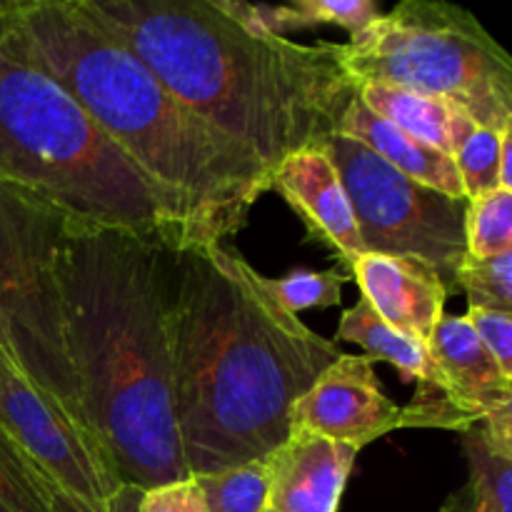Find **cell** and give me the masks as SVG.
Returning <instances> with one entry per match:
<instances>
[{"label":"cell","mask_w":512,"mask_h":512,"mask_svg":"<svg viewBox=\"0 0 512 512\" xmlns=\"http://www.w3.org/2000/svg\"><path fill=\"white\" fill-rule=\"evenodd\" d=\"M400 408L385 395L368 355H345L330 363L290 410V428L313 430L360 453L400 430Z\"/></svg>","instance_id":"obj_11"},{"label":"cell","mask_w":512,"mask_h":512,"mask_svg":"<svg viewBox=\"0 0 512 512\" xmlns=\"http://www.w3.org/2000/svg\"><path fill=\"white\" fill-rule=\"evenodd\" d=\"M358 450L313 430L290 435L265 455L268 505L275 512H338Z\"/></svg>","instance_id":"obj_13"},{"label":"cell","mask_w":512,"mask_h":512,"mask_svg":"<svg viewBox=\"0 0 512 512\" xmlns=\"http://www.w3.org/2000/svg\"><path fill=\"white\" fill-rule=\"evenodd\" d=\"M0 512H53L50 488L0 433Z\"/></svg>","instance_id":"obj_24"},{"label":"cell","mask_w":512,"mask_h":512,"mask_svg":"<svg viewBox=\"0 0 512 512\" xmlns=\"http://www.w3.org/2000/svg\"><path fill=\"white\" fill-rule=\"evenodd\" d=\"M358 100L375 115L393 123L420 143L453 158L455 148L475 123L463 108L435 95L415 93L398 85H358Z\"/></svg>","instance_id":"obj_16"},{"label":"cell","mask_w":512,"mask_h":512,"mask_svg":"<svg viewBox=\"0 0 512 512\" xmlns=\"http://www.w3.org/2000/svg\"><path fill=\"white\" fill-rule=\"evenodd\" d=\"M195 480H198L208 512H263L268 508L265 460Z\"/></svg>","instance_id":"obj_19"},{"label":"cell","mask_w":512,"mask_h":512,"mask_svg":"<svg viewBox=\"0 0 512 512\" xmlns=\"http://www.w3.org/2000/svg\"><path fill=\"white\" fill-rule=\"evenodd\" d=\"M178 100L268 173L333 135L358 85L343 45L255 35L213 0H83Z\"/></svg>","instance_id":"obj_4"},{"label":"cell","mask_w":512,"mask_h":512,"mask_svg":"<svg viewBox=\"0 0 512 512\" xmlns=\"http://www.w3.org/2000/svg\"><path fill=\"white\" fill-rule=\"evenodd\" d=\"M468 258L488 260L512 253V190H490L465 205Z\"/></svg>","instance_id":"obj_18"},{"label":"cell","mask_w":512,"mask_h":512,"mask_svg":"<svg viewBox=\"0 0 512 512\" xmlns=\"http://www.w3.org/2000/svg\"><path fill=\"white\" fill-rule=\"evenodd\" d=\"M140 512H208V508H205L198 480L185 478L178 483L145 490L143 500H140Z\"/></svg>","instance_id":"obj_27"},{"label":"cell","mask_w":512,"mask_h":512,"mask_svg":"<svg viewBox=\"0 0 512 512\" xmlns=\"http://www.w3.org/2000/svg\"><path fill=\"white\" fill-rule=\"evenodd\" d=\"M0 183L78 223L160 233L185 248L168 200L138 165L55 80L3 50Z\"/></svg>","instance_id":"obj_5"},{"label":"cell","mask_w":512,"mask_h":512,"mask_svg":"<svg viewBox=\"0 0 512 512\" xmlns=\"http://www.w3.org/2000/svg\"><path fill=\"white\" fill-rule=\"evenodd\" d=\"M355 85L383 83L435 95L485 128H512V60L468 10L403 0L343 43Z\"/></svg>","instance_id":"obj_6"},{"label":"cell","mask_w":512,"mask_h":512,"mask_svg":"<svg viewBox=\"0 0 512 512\" xmlns=\"http://www.w3.org/2000/svg\"><path fill=\"white\" fill-rule=\"evenodd\" d=\"M348 280H353L350 270L338 263L330 270H293L285 278H265V285L288 313L298 315L300 310L338 305Z\"/></svg>","instance_id":"obj_22"},{"label":"cell","mask_w":512,"mask_h":512,"mask_svg":"<svg viewBox=\"0 0 512 512\" xmlns=\"http://www.w3.org/2000/svg\"><path fill=\"white\" fill-rule=\"evenodd\" d=\"M335 340L360 345L373 363L393 365L403 383H415L425 370L428 348L385 323L365 298H360L353 308L340 315Z\"/></svg>","instance_id":"obj_17"},{"label":"cell","mask_w":512,"mask_h":512,"mask_svg":"<svg viewBox=\"0 0 512 512\" xmlns=\"http://www.w3.org/2000/svg\"><path fill=\"white\" fill-rule=\"evenodd\" d=\"M160 233L65 220L55 253L65 348L95 443L120 483L190 478L170 388L178 250Z\"/></svg>","instance_id":"obj_2"},{"label":"cell","mask_w":512,"mask_h":512,"mask_svg":"<svg viewBox=\"0 0 512 512\" xmlns=\"http://www.w3.org/2000/svg\"><path fill=\"white\" fill-rule=\"evenodd\" d=\"M5 10H8V0H0V25H3Z\"/></svg>","instance_id":"obj_31"},{"label":"cell","mask_w":512,"mask_h":512,"mask_svg":"<svg viewBox=\"0 0 512 512\" xmlns=\"http://www.w3.org/2000/svg\"><path fill=\"white\" fill-rule=\"evenodd\" d=\"M0 50L60 85L168 200L185 245L233 238L270 173L175 98L83 0H8Z\"/></svg>","instance_id":"obj_3"},{"label":"cell","mask_w":512,"mask_h":512,"mask_svg":"<svg viewBox=\"0 0 512 512\" xmlns=\"http://www.w3.org/2000/svg\"><path fill=\"white\" fill-rule=\"evenodd\" d=\"M455 288L468 295V308L512 313V253L498 258H465L455 270Z\"/></svg>","instance_id":"obj_23"},{"label":"cell","mask_w":512,"mask_h":512,"mask_svg":"<svg viewBox=\"0 0 512 512\" xmlns=\"http://www.w3.org/2000/svg\"><path fill=\"white\" fill-rule=\"evenodd\" d=\"M338 358V343L288 313L233 245L178 250L170 388L190 478L273 453L293 405Z\"/></svg>","instance_id":"obj_1"},{"label":"cell","mask_w":512,"mask_h":512,"mask_svg":"<svg viewBox=\"0 0 512 512\" xmlns=\"http://www.w3.org/2000/svg\"><path fill=\"white\" fill-rule=\"evenodd\" d=\"M263 512H275V510H273V508H270V505H268V508H265Z\"/></svg>","instance_id":"obj_33"},{"label":"cell","mask_w":512,"mask_h":512,"mask_svg":"<svg viewBox=\"0 0 512 512\" xmlns=\"http://www.w3.org/2000/svg\"><path fill=\"white\" fill-rule=\"evenodd\" d=\"M65 215L0 183V343L15 368L90 430L65 348L55 253Z\"/></svg>","instance_id":"obj_7"},{"label":"cell","mask_w":512,"mask_h":512,"mask_svg":"<svg viewBox=\"0 0 512 512\" xmlns=\"http://www.w3.org/2000/svg\"><path fill=\"white\" fill-rule=\"evenodd\" d=\"M5 353V348H3V343H0V355H3ZM5 355H8V353H5Z\"/></svg>","instance_id":"obj_32"},{"label":"cell","mask_w":512,"mask_h":512,"mask_svg":"<svg viewBox=\"0 0 512 512\" xmlns=\"http://www.w3.org/2000/svg\"><path fill=\"white\" fill-rule=\"evenodd\" d=\"M425 370L400 408V428L468 433L493 410L512 403V378L483 348L465 315H443L430 333Z\"/></svg>","instance_id":"obj_10"},{"label":"cell","mask_w":512,"mask_h":512,"mask_svg":"<svg viewBox=\"0 0 512 512\" xmlns=\"http://www.w3.org/2000/svg\"><path fill=\"white\" fill-rule=\"evenodd\" d=\"M438 512H480V510L478 505H475L473 490H470V485L465 483L463 488H458L448 500H445L443 508Z\"/></svg>","instance_id":"obj_30"},{"label":"cell","mask_w":512,"mask_h":512,"mask_svg":"<svg viewBox=\"0 0 512 512\" xmlns=\"http://www.w3.org/2000/svg\"><path fill=\"white\" fill-rule=\"evenodd\" d=\"M463 450L470 465V490L480 512H512V460L488 450L480 428L463 433Z\"/></svg>","instance_id":"obj_20"},{"label":"cell","mask_w":512,"mask_h":512,"mask_svg":"<svg viewBox=\"0 0 512 512\" xmlns=\"http://www.w3.org/2000/svg\"><path fill=\"white\" fill-rule=\"evenodd\" d=\"M508 130L512 128L495 130L485 128V125H473L455 148L453 163L458 168L468 200L500 188V148H503V135Z\"/></svg>","instance_id":"obj_21"},{"label":"cell","mask_w":512,"mask_h":512,"mask_svg":"<svg viewBox=\"0 0 512 512\" xmlns=\"http://www.w3.org/2000/svg\"><path fill=\"white\" fill-rule=\"evenodd\" d=\"M465 318L500 370L512 378V313L468 308Z\"/></svg>","instance_id":"obj_26"},{"label":"cell","mask_w":512,"mask_h":512,"mask_svg":"<svg viewBox=\"0 0 512 512\" xmlns=\"http://www.w3.org/2000/svg\"><path fill=\"white\" fill-rule=\"evenodd\" d=\"M358 220L365 253L413 258L438 270L455 288V270L468 258L465 250V205L438 193L345 135L325 143Z\"/></svg>","instance_id":"obj_8"},{"label":"cell","mask_w":512,"mask_h":512,"mask_svg":"<svg viewBox=\"0 0 512 512\" xmlns=\"http://www.w3.org/2000/svg\"><path fill=\"white\" fill-rule=\"evenodd\" d=\"M350 278L385 323L423 345L445 315L448 285L420 260L363 253L350 265Z\"/></svg>","instance_id":"obj_14"},{"label":"cell","mask_w":512,"mask_h":512,"mask_svg":"<svg viewBox=\"0 0 512 512\" xmlns=\"http://www.w3.org/2000/svg\"><path fill=\"white\" fill-rule=\"evenodd\" d=\"M478 428L490 453L512 460V403L493 410Z\"/></svg>","instance_id":"obj_28"},{"label":"cell","mask_w":512,"mask_h":512,"mask_svg":"<svg viewBox=\"0 0 512 512\" xmlns=\"http://www.w3.org/2000/svg\"><path fill=\"white\" fill-rule=\"evenodd\" d=\"M0 433L50 490L90 512H108V500L123 483L93 433L40 393L5 353L0 355Z\"/></svg>","instance_id":"obj_9"},{"label":"cell","mask_w":512,"mask_h":512,"mask_svg":"<svg viewBox=\"0 0 512 512\" xmlns=\"http://www.w3.org/2000/svg\"><path fill=\"white\" fill-rule=\"evenodd\" d=\"M270 190L293 208L310 238L335 250L348 270L365 253L353 205L325 145L298 150L275 165Z\"/></svg>","instance_id":"obj_12"},{"label":"cell","mask_w":512,"mask_h":512,"mask_svg":"<svg viewBox=\"0 0 512 512\" xmlns=\"http://www.w3.org/2000/svg\"><path fill=\"white\" fill-rule=\"evenodd\" d=\"M338 135L363 143L365 148L373 150L378 158H383L385 163L393 165L398 173L408 175L415 183L428 185V188L450 195L455 200H468L463 183H460L458 168H455L450 155L403 133L393 123L365 108L358 98L348 105V110L340 118Z\"/></svg>","instance_id":"obj_15"},{"label":"cell","mask_w":512,"mask_h":512,"mask_svg":"<svg viewBox=\"0 0 512 512\" xmlns=\"http://www.w3.org/2000/svg\"><path fill=\"white\" fill-rule=\"evenodd\" d=\"M290 5H293L298 28L338 25L350 38L363 33L383 13L375 0H295Z\"/></svg>","instance_id":"obj_25"},{"label":"cell","mask_w":512,"mask_h":512,"mask_svg":"<svg viewBox=\"0 0 512 512\" xmlns=\"http://www.w3.org/2000/svg\"><path fill=\"white\" fill-rule=\"evenodd\" d=\"M145 490H140L138 485L123 483L113 493V498L108 500V512H140V500H143ZM50 508L53 512H90L83 505L75 503L68 495L58 493V490H50Z\"/></svg>","instance_id":"obj_29"}]
</instances>
